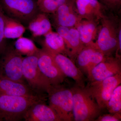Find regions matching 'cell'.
I'll return each mask as SVG.
<instances>
[{
  "instance_id": "24",
  "label": "cell",
  "mask_w": 121,
  "mask_h": 121,
  "mask_svg": "<svg viewBox=\"0 0 121 121\" xmlns=\"http://www.w3.org/2000/svg\"><path fill=\"white\" fill-rule=\"evenodd\" d=\"M67 0H42L38 4L39 11L46 14H52Z\"/></svg>"
},
{
  "instance_id": "12",
  "label": "cell",
  "mask_w": 121,
  "mask_h": 121,
  "mask_svg": "<svg viewBox=\"0 0 121 121\" xmlns=\"http://www.w3.org/2000/svg\"><path fill=\"white\" fill-rule=\"evenodd\" d=\"M56 32L61 36L65 43L67 55L75 62L78 55L85 45L80 39L79 33L75 27L56 26Z\"/></svg>"
},
{
  "instance_id": "2",
  "label": "cell",
  "mask_w": 121,
  "mask_h": 121,
  "mask_svg": "<svg viewBox=\"0 0 121 121\" xmlns=\"http://www.w3.org/2000/svg\"><path fill=\"white\" fill-rule=\"evenodd\" d=\"M44 98L41 95L23 97L0 94V121H17L24 119L29 108Z\"/></svg>"
},
{
  "instance_id": "25",
  "label": "cell",
  "mask_w": 121,
  "mask_h": 121,
  "mask_svg": "<svg viewBox=\"0 0 121 121\" xmlns=\"http://www.w3.org/2000/svg\"><path fill=\"white\" fill-rule=\"evenodd\" d=\"M106 11L119 15L121 10V0H98Z\"/></svg>"
},
{
  "instance_id": "20",
  "label": "cell",
  "mask_w": 121,
  "mask_h": 121,
  "mask_svg": "<svg viewBox=\"0 0 121 121\" xmlns=\"http://www.w3.org/2000/svg\"><path fill=\"white\" fill-rule=\"evenodd\" d=\"M2 14L4 24L5 38L6 39H16L23 36L26 30L23 25L9 17L3 12L2 10Z\"/></svg>"
},
{
  "instance_id": "17",
  "label": "cell",
  "mask_w": 121,
  "mask_h": 121,
  "mask_svg": "<svg viewBox=\"0 0 121 121\" xmlns=\"http://www.w3.org/2000/svg\"><path fill=\"white\" fill-rule=\"evenodd\" d=\"M99 20L82 19L76 27L85 46L93 45L97 39L99 28Z\"/></svg>"
},
{
  "instance_id": "16",
  "label": "cell",
  "mask_w": 121,
  "mask_h": 121,
  "mask_svg": "<svg viewBox=\"0 0 121 121\" xmlns=\"http://www.w3.org/2000/svg\"><path fill=\"white\" fill-rule=\"evenodd\" d=\"M0 94L30 97L39 95L27 84L0 76Z\"/></svg>"
},
{
  "instance_id": "8",
  "label": "cell",
  "mask_w": 121,
  "mask_h": 121,
  "mask_svg": "<svg viewBox=\"0 0 121 121\" xmlns=\"http://www.w3.org/2000/svg\"><path fill=\"white\" fill-rule=\"evenodd\" d=\"M121 83V73L100 81L90 82L84 89L102 109L107 106L113 91Z\"/></svg>"
},
{
  "instance_id": "7",
  "label": "cell",
  "mask_w": 121,
  "mask_h": 121,
  "mask_svg": "<svg viewBox=\"0 0 121 121\" xmlns=\"http://www.w3.org/2000/svg\"><path fill=\"white\" fill-rule=\"evenodd\" d=\"M37 54L24 57L22 73L28 86L38 94L43 92L47 93L51 84L39 68Z\"/></svg>"
},
{
  "instance_id": "13",
  "label": "cell",
  "mask_w": 121,
  "mask_h": 121,
  "mask_svg": "<svg viewBox=\"0 0 121 121\" xmlns=\"http://www.w3.org/2000/svg\"><path fill=\"white\" fill-rule=\"evenodd\" d=\"M106 57L93 46H85L78 55L75 62L79 69L88 78L93 68Z\"/></svg>"
},
{
  "instance_id": "18",
  "label": "cell",
  "mask_w": 121,
  "mask_h": 121,
  "mask_svg": "<svg viewBox=\"0 0 121 121\" xmlns=\"http://www.w3.org/2000/svg\"><path fill=\"white\" fill-rule=\"evenodd\" d=\"M41 43L42 48L50 53L61 54L67 56L64 40L57 32L51 31L44 35Z\"/></svg>"
},
{
  "instance_id": "5",
  "label": "cell",
  "mask_w": 121,
  "mask_h": 121,
  "mask_svg": "<svg viewBox=\"0 0 121 121\" xmlns=\"http://www.w3.org/2000/svg\"><path fill=\"white\" fill-rule=\"evenodd\" d=\"M0 7L5 15L24 26L40 12L37 0H0Z\"/></svg>"
},
{
  "instance_id": "19",
  "label": "cell",
  "mask_w": 121,
  "mask_h": 121,
  "mask_svg": "<svg viewBox=\"0 0 121 121\" xmlns=\"http://www.w3.org/2000/svg\"><path fill=\"white\" fill-rule=\"evenodd\" d=\"M28 27L35 37L44 36L52 30L51 23L47 14L40 12L30 21Z\"/></svg>"
},
{
  "instance_id": "3",
  "label": "cell",
  "mask_w": 121,
  "mask_h": 121,
  "mask_svg": "<svg viewBox=\"0 0 121 121\" xmlns=\"http://www.w3.org/2000/svg\"><path fill=\"white\" fill-rule=\"evenodd\" d=\"M73 94V113L76 121H95L101 109L84 88L75 84L71 88Z\"/></svg>"
},
{
  "instance_id": "6",
  "label": "cell",
  "mask_w": 121,
  "mask_h": 121,
  "mask_svg": "<svg viewBox=\"0 0 121 121\" xmlns=\"http://www.w3.org/2000/svg\"><path fill=\"white\" fill-rule=\"evenodd\" d=\"M23 58L14 46L8 44L4 52L0 56V76L28 85L22 73Z\"/></svg>"
},
{
  "instance_id": "27",
  "label": "cell",
  "mask_w": 121,
  "mask_h": 121,
  "mask_svg": "<svg viewBox=\"0 0 121 121\" xmlns=\"http://www.w3.org/2000/svg\"><path fill=\"white\" fill-rule=\"evenodd\" d=\"M121 112L105 114L100 115L95 119L96 121H120L121 120Z\"/></svg>"
},
{
  "instance_id": "21",
  "label": "cell",
  "mask_w": 121,
  "mask_h": 121,
  "mask_svg": "<svg viewBox=\"0 0 121 121\" xmlns=\"http://www.w3.org/2000/svg\"><path fill=\"white\" fill-rule=\"evenodd\" d=\"M14 47L18 53L26 56L37 54L40 49L36 47L32 40L23 36L17 39Z\"/></svg>"
},
{
  "instance_id": "10",
  "label": "cell",
  "mask_w": 121,
  "mask_h": 121,
  "mask_svg": "<svg viewBox=\"0 0 121 121\" xmlns=\"http://www.w3.org/2000/svg\"><path fill=\"white\" fill-rule=\"evenodd\" d=\"M37 56L39 68L48 79L51 85L62 84L66 77L61 71L52 56L42 48L40 49Z\"/></svg>"
},
{
  "instance_id": "26",
  "label": "cell",
  "mask_w": 121,
  "mask_h": 121,
  "mask_svg": "<svg viewBox=\"0 0 121 121\" xmlns=\"http://www.w3.org/2000/svg\"><path fill=\"white\" fill-rule=\"evenodd\" d=\"M8 44L4 37V24L2 16V9L0 7V56L4 52Z\"/></svg>"
},
{
  "instance_id": "28",
  "label": "cell",
  "mask_w": 121,
  "mask_h": 121,
  "mask_svg": "<svg viewBox=\"0 0 121 121\" xmlns=\"http://www.w3.org/2000/svg\"><path fill=\"white\" fill-rule=\"evenodd\" d=\"M89 1L100 19L106 11V9L99 3L98 0H89Z\"/></svg>"
},
{
  "instance_id": "11",
  "label": "cell",
  "mask_w": 121,
  "mask_h": 121,
  "mask_svg": "<svg viewBox=\"0 0 121 121\" xmlns=\"http://www.w3.org/2000/svg\"><path fill=\"white\" fill-rule=\"evenodd\" d=\"M121 73V56H107L93 68L88 78L90 82L100 81Z\"/></svg>"
},
{
  "instance_id": "4",
  "label": "cell",
  "mask_w": 121,
  "mask_h": 121,
  "mask_svg": "<svg viewBox=\"0 0 121 121\" xmlns=\"http://www.w3.org/2000/svg\"><path fill=\"white\" fill-rule=\"evenodd\" d=\"M47 93L49 105L61 121H73V94L71 88L61 84L51 85Z\"/></svg>"
},
{
  "instance_id": "14",
  "label": "cell",
  "mask_w": 121,
  "mask_h": 121,
  "mask_svg": "<svg viewBox=\"0 0 121 121\" xmlns=\"http://www.w3.org/2000/svg\"><path fill=\"white\" fill-rule=\"evenodd\" d=\"M48 53L52 56L56 64L66 77L73 79L76 84L78 86L83 88L85 87L86 79L82 72L71 59L63 54Z\"/></svg>"
},
{
  "instance_id": "22",
  "label": "cell",
  "mask_w": 121,
  "mask_h": 121,
  "mask_svg": "<svg viewBox=\"0 0 121 121\" xmlns=\"http://www.w3.org/2000/svg\"><path fill=\"white\" fill-rule=\"evenodd\" d=\"M76 4L79 15L82 19L100 20L89 0H76Z\"/></svg>"
},
{
  "instance_id": "29",
  "label": "cell",
  "mask_w": 121,
  "mask_h": 121,
  "mask_svg": "<svg viewBox=\"0 0 121 121\" xmlns=\"http://www.w3.org/2000/svg\"><path fill=\"white\" fill-rule=\"evenodd\" d=\"M37 3H38V4H39L40 2H41L42 0H37Z\"/></svg>"
},
{
  "instance_id": "9",
  "label": "cell",
  "mask_w": 121,
  "mask_h": 121,
  "mask_svg": "<svg viewBox=\"0 0 121 121\" xmlns=\"http://www.w3.org/2000/svg\"><path fill=\"white\" fill-rule=\"evenodd\" d=\"M51 14L55 27L76 28L82 20L79 15L76 0H67L54 13Z\"/></svg>"
},
{
  "instance_id": "1",
  "label": "cell",
  "mask_w": 121,
  "mask_h": 121,
  "mask_svg": "<svg viewBox=\"0 0 121 121\" xmlns=\"http://www.w3.org/2000/svg\"><path fill=\"white\" fill-rule=\"evenodd\" d=\"M106 11L99 20L101 25L96 41L92 46L106 56H121L118 51V34L121 29L118 14Z\"/></svg>"
},
{
  "instance_id": "23",
  "label": "cell",
  "mask_w": 121,
  "mask_h": 121,
  "mask_svg": "<svg viewBox=\"0 0 121 121\" xmlns=\"http://www.w3.org/2000/svg\"><path fill=\"white\" fill-rule=\"evenodd\" d=\"M111 113L121 112V85L120 84L113 91L107 106Z\"/></svg>"
},
{
  "instance_id": "15",
  "label": "cell",
  "mask_w": 121,
  "mask_h": 121,
  "mask_svg": "<svg viewBox=\"0 0 121 121\" xmlns=\"http://www.w3.org/2000/svg\"><path fill=\"white\" fill-rule=\"evenodd\" d=\"M43 100L36 103L26 111L24 119L26 121H61L55 111Z\"/></svg>"
}]
</instances>
